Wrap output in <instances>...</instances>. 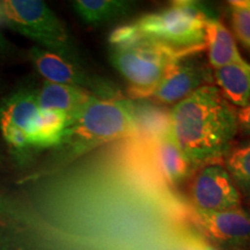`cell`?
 Instances as JSON below:
<instances>
[{
	"instance_id": "obj_1",
	"label": "cell",
	"mask_w": 250,
	"mask_h": 250,
	"mask_svg": "<svg viewBox=\"0 0 250 250\" xmlns=\"http://www.w3.org/2000/svg\"><path fill=\"white\" fill-rule=\"evenodd\" d=\"M171 136L192 167L220 162L233 146L236 109L215 85H205L170 110Z\"/></svg>"
},
{
	"instance_id": "obj_2",
	"label": "cell",
	"mask_w": 250,
	"mask_h": 250,
	"mask_svg": "<svg viewBox=\"0 0 250 250\" xmlns=\"http://www.w3.org/2000/svg\"><path fill=\"white\" fill-rule=\"evenodd\" d=\"M124 99L114 100L94 96L87 103L80 114L67 125L61 143L56 146L59 148L58 155L61 160L51 173L57 169L58 166L64 167L65 164L83 158L103 144L125 137H136L132 118L125 105Z\"/></svg>"
},
{
	"instance_id": "obj_3",
	"label": "cell",
	"mask_w": 250,
	"mask_h": 250,
	"mask_svg": "<svg viewBox=\"0 0 250 250\" xmlns=\"http://www.w3.org/2000/svg\"><path fill=\"white\" fill-rule=\"evenodd\" d=\"M0 23L37 46L83 67L76 41L54 11L41 0H1Z\"/></svg>"
},
{
	"instance_id": "obj_4",
	"label": "cell",
	"mask_w": 250,
	"mask_h": 250,
	"mask_svg": "<svg viewBox=\"0 0 250 250\" xmlns=\"http://www.w3.org/2000/svg\"><path fill=\"white\" fill-rule=\"evenodd\" d=\"M204 49H175L142 39L134 44L110 50V62L129 83L130 99H148L175 62Z\"/></svg>"
},
{
	"instance_id": "obj_5",
	"label": "cell",
	"mask_w": 250,
	"mask_h": 250,
	"mask_svg": "<svg viewBox=\"0 0 250 250\" xmlns=\"http://www.w3.org/2000/svg\"><path fill=\"white\" fill-rule=\"evenodd\" d=\"M212 18L195 1H175L168 8L143 15L134 24L143 37L175 49H206L205 24Z\"/></svg>"
},
{
	"instance_id": "obj_6",
	"label": "cell",
	"mask_w": 250,
	"mask_h": 250,
	"mask_svg": "<svg viewBox=\"0 0 250 250\" xmlns=\"http://www.w3.org/2000/svg\"><path fill=\"white\" fill-rule=\"evenodd\" d=\"M28 57L35 70L45 81L61 85L80 87L88 90L98 98L122 100L121 90L115 83L100 77L89 74L83 67L78 66L61 56L50 52L40 46H31Z\"/></svg>"
},
{
	"instance_id": "obj_7",
	"label": "cell",
	"mask_w": 250,
	"mask_h": 250,
	"mask_svg": "<svg viewBox=\"0 0 250 250\" xmlns=\"http://www.w3.org/2000/svg\"><path fill=\"white\" fill-rule=\"evenodd\" d=\"M193 208L202 211H229L242 208V198L224 165L203 166L190 183Z\"/></svg>"
},
{
	"instance_id": "obj_8",
	"label": "cell",
	"mask_w": 250,
	"mask_h": 250,
	"mask_svg": "<svg viewBox=\"0 0 250 250\" xmlns=\"http://www.w3.org/2000/svg\"><path fill=\"white\" fill-rule=\"evenodd\" d=\"M213 81L205 64L186 57L171 65L148 98L153 96L165 104H176L201 87L213 85Z\"/></svg>"
},
{
	"instance_id": "obj_9",
	"label": "cell",
	"mask_w": 250,
	"mask_h": 250,
	"mask_svg": "<svg viewBox=\"0 0 250 250\" xmlns=\"http://www.w3.org/2000/svg\"><path fill=\"white\" fill-rule=\"evenodd\" d=\"M191 219L208 240L234 246L250 242V214L242 208L219 212L193 208Z\"/></svg>"
},
{
	"instance_id": "obj_10",
	"label": "cell",
	"mask_w": 250,
	"mask_h": 250,
	"mask_svg": "<svg viewBox=\"0 0 250 250\" xmlns=\"http://www.w3.org/2000/svg\"><path fill=\"white\" fill-rule=\"evenodd\" d=\"M134 134L149 144L171 134L170 110L148 99H124Z\"/></svg>"
},
{
	"instance_id": "obj_11",
	"label": "cell",
	"mask_w": 250,
	"mask_h": 250,
	"mask_svg": "<svg viewBox=\"0 0 250 250\" xmlns=\"http://www.w3.org/2000/svg\"><path fill=\"white\" fill-rule=\"evenodd\" d=\"M94 96V94L80 87L44 81L37 90V103L40 110H55L66 114L70 124Z\"/></svg>"
},
{
	"instance_id": "obj_12",
	"label": "cell",
	"mask_w": 250,
	"mask_h": 250,
	"mask_svg": "<svg viewBox=\"0 0 250 250\" xmlns=\"http://www.w3.org/2000/svg\"><path fill=\"white\" fill-rule=\"evenodd\" d=\"M37 89L20 88L0 100V129L7 125L29 136L40 115Z\"/></svg>"
},
{
	"instance_id": "obj_13",
	"label": "cell",
	"mask_w": 250,
	"mask_h": 250,
	"mask_svg": "<svg viewBox=\"0 0 250 250\" xmlns=\"http://www.w3.org/2000/svg\"><path fill=\"white\" fill-rule=\"evenodd\" d=\"M205 44L208 51V62L213 70L233 64L250 66L240 55L232 33L218 19L212 18L205 24Z\"/></svg>"
},
{
	"instance_id": "obj_14",
	"label": "cell",
	"mask_w": 250,
	"mask_h": 250,
	"mask_svg": "<svg viewBox=\"0 0 250 250\" xmlns=\"http://www.w3.org/2000/svg\"><path fill=\"white\" fill-rule=\"evenodd\" d=\"M153 144V158L162 179L176 186L189 176L192 165L169 134Z\"/></svg>"
},
{
	"instance_id": "obj_15",
	"label": "cell",
	"mask_w": 250,
	"mask_h": 250,
	"mask_svg": "<svg viewBox=\"0 0 250 250\" xmlns=\"http://www.w3.org/2000/svg\"><path fill=\"white\" fill-rule=\"evenodd\" d=\"M217 87L232 105L242 108L250 100V66L227 65L214 70Z\"/></svg>"
},
{
	"instance_id": "obj_16",
	"label": "cell",
	"mask_w": 250,
	"mask_h": 250,
	"mask_svg": "<svg viewBox=\"0 0 250 250\" xmlns=\"http://www.w3.org/2000/svg\"><path fill=\"white\" fill-rule=\"evenodd\" d=\"M71 4L78 17L89 26L123 18L132 8V2L122 0H74Z\"/></svg>"
},
{
	"instance_id": "obj_17",
	"label": "cell",
	"mask_w": 250,
	"mask_h": 250,
	"mask_svg": "<svg viewBox=\"0 0 250 250\" xmlns=\"http://www.w3.org/2000/svg\"><path fill=\"white\" fill-rule=\"evenodd\" d=\"M68 124V117L62 111L41 110L28 138L33 148L56 147L59 145Z\"/></svg>"
},
{
	"instance_id": "obj_18",
	"label": "cell",
	"mask_w": 250,
	"mask_h": 250,
	"mask_svg": "<svg viewBox=\"0 0 250 250\" xmlns=\"http://www.w3.org/2000/svg\"><path fill=\"white\" fill-rule=\"evenodd\" d=\"M224 161L241 198L250 205V139L233 145Z\"/></svg>"
},
{
	"instance_id": "obj_19",
	"label": "cell",
	"mask_w": 250,
	"mask_h": 250,
	"mask_svg": "<svg viewBox=\"0 0 250 250\" xmlns=\"http://www.w3.org/2000/svg\"><path fill=\"white\" fill-rule=\"evenodd\" d=\"M234 33L240 42L250 49V0L229 1Z\"/></svg>"
},
{
	"instance_id": "obj_20",
	"label": "cell",
	"mask_w": 250,
	"mask_h": 250,
	"mask_svg": "<svg viewBox=\"0 0 250 250\" xmlns=\"http://www.w3.org/2000/svg\"><path fill=\"white\" fill-rule=\"evenodd\" d=\"M0 131H1V136L5 143L7 144L9 152L17 159V161L21 162L26 160L31 148H33L27 133L23 132L22 130L18 129V127L11 126V125L1 127Z\"/></svg>"
},
{
	"instance_id": "obj_21",
	"label": "cell",
	"mask_w": 250,
	"mask_h": 250,
	"mask_svg": "<svg viewBox=\"0 0 250 250\" xmlns=\"http://www.w3.org/2000/svg\"><path fill=\"white\" fill-rule=\"evenodd\" d=\"M183 246L187 250H233L214 246L210 240L203 235H197V234L190 232L184 235Z\"/></svg>"
},
{
	"instance_id": "obj_22",
	"label": "cell",
	"mask_w": 250,
	"mask_h": 250,
	"mask_svg": "<svg viewBox=\"0 0 250 250\" xmlns=\"http://www.w3.org/2000/svg\"><path fill=\"white\" fill-rule=\"evenodd\" d=\"M237 124H239V130L243 133L250 136V100L245 107L239 108L236 110Z\"/></svg>"
},
{
	"instance_id": "obj_23",
	"label": "cell",
	"mask_w": 250,
	"mask_h": 250,
	"mask_svg": "<svg viewBox=\"0 0 250 250\" xmlns=\"http://www.w3.org/2000/svg\"><path fill=\"white\" fill-rule=\"evenodd\" d=\"M0 250H13L12 237L1 226H0Z\"/></svg>"
},
{
	"instance_id": "obj_24",
	"label": "cell",
	"mask_w": 250,
	"mask_h": 250,
	"mask_svg": "<svg viewBox=\"0 0 250 250\" xmlns=\"http://www.w3.org/2000/svg\"><path fill=\"white\" fill-rule=\"evenodd\" d=\"M13 52V45L0 33V56H9Z\"/></svg>"
},
{
	"instance_id": "obj_25",
	"label": "cell",
	"mask_w": 250,
	"mask_h": 250,
	"mask_svg": "<svg viewBox=\"0 0 250 250\" xmlns=\"http://www.w3.org/2000/svg\"><path fill=\"white\" fill-rule=\"evenodd\" d=\"M8 217V202L0 197V219Z\"/></svg>"
},
{
	"instance_id": "obj_26",
	"label": "cell",
	"mask_w": 250,
	"mask_h": 250,
	"mask_svg": "<svg viewBox=\"0 0 250 250\" xmlns=\"http://www.w3.org/2000/svg\"><path fill=\"white\" fill-rule=\"evenodd\" d=\"M4 162V155H2V152H1V147H0V165Z\"/></svg>"
}]
</instances>
